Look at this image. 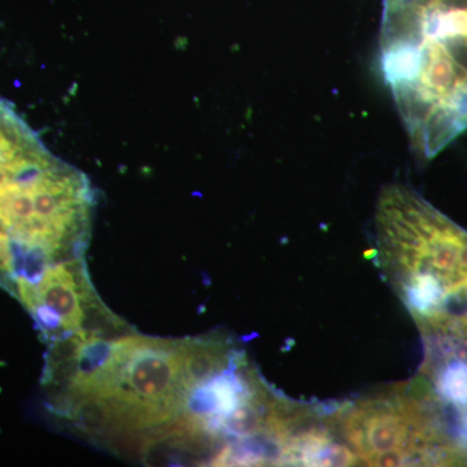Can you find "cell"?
<instances>
[{
  "label": "cell",
  "instance_id": "obj_3",
  "mask_svg": "<svg viewBox=\"0 0 467 467\" xmlns=\"http://www.w3.org/2000/svg\"><path fill=\"white\" fill-rule=\"evenodd\" d=\"M20 297L46 330L77 331L82 327L85 291L69 265L48 267L38 285L21 292Z\"/></svg>",
  "mask_w": 467,
  "mask_h": 467
},
{
  "label": "cell",
  "instance_id": "obj_2",
  "mask_svg": "<svg viewBox=\"0 0 467 467\" xmlns=\"http://www.w3.org/2000/svg\"><path fill=\"white\" fill-rule=\"evenodd\" d=\"M350 465H456L441 420L413 379L328 409Z\"/></svg>",
  "mask_w": 467,
  "mask_h": 467
},
{
  "label": "cell",
  "instance_id": "obj_1",
  "mask_svg": "<svg viewBox=\"0 0 467 467\" xmlns=\"http://www.w3.org/2000/svg\"><path fill=\"white\" fill-rule=\"evenodd\" d=\"M374 250L423 339L467 333V233L401 184L384 187Z\"/></svg>",
  "mask_w": 467,
  "mask_h": 467
},
{
  "label": "cell",
  "instance_id": "obj_4",
  "mask_svg": "<svg viewBox=\"0 0 467 467\" xmlns=\"http://www.w3.org/2000/svg\"><path fill=\"white\" fill-rule=\"evenodd\" d=\"M399 2V0H383V7H387V5H391L393 3Z\"/></svg>",
  "mask_w": 467,
  "mask_h": 467
}]
</instances>
